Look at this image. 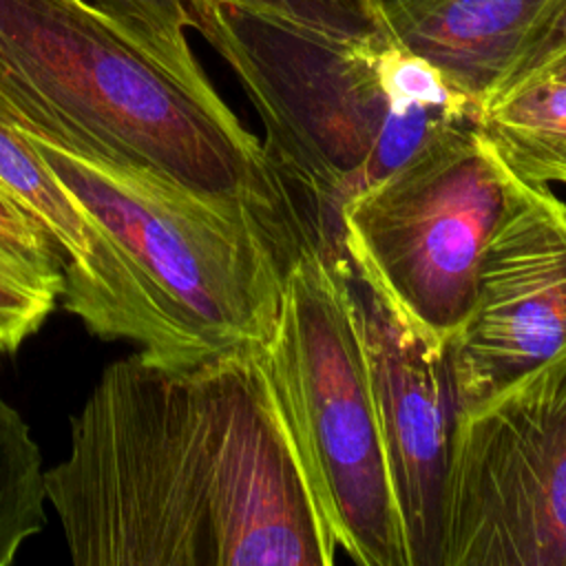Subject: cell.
<instances>
[{"mask_svg":"<svg viewBox=\"0 0 566 566\" xmlns=\"http://www.w3.org/2000/svg\"><path fill=\"white\" fill-rule=\"evenodd\" d=\"M352 312L365 356L405 566H438L442 504L460 416L447 352L429 345L349 263Z\"/></svg>","mask_w":566,"mask_h":566,"instance_id":"9","label":"cell"},{"mask_svg":"<svg viewBox=\"0 0 566 566\" xmlns=\"http://www.w3.org/2000/svg\"><path fill=\"white\" fill-rule=\"evenodd\" d=\"M438 566H566V354L460 411Z\"/></svg>","mask_w":566,"mask_h":566,"instance_id":"7","label":"cell"},{"mask_svg":"<svg viewBox=\"0 0 566 566\" xmlns=\"http://www.w3.org/2000/svg\"><path fill=\"white\" fill-rule=\"evenodd\" d=\"M259 347V345H256ZM256 347L104 367L44 471L75 566H332Z\"/></svg>","mask_w":566,"mask_h":566,"instance_id":"1","label":"cell"},{"mask_svg":"<svg viewBox=\"0 0 566 566\" xmlns=\"http://www.w3.org/2000/svg\"><path fill=\"white\" fill-rule=\"evenodd\" d=\"M195 20L254 104L268 166L307 245L327 259L345 256L340 208L352 195L480 119L475 99L382 24L340 33L232 4Z\"/></svg>","mask_w":566,"mask_h":566,"instance_id":"2","label":"cell"},{"mask_svg":"<svg viewBox=\"0 0 566 566\" xmlns=\"http://www.w3.org/2000/svg\"><path fill=\"white\" fill-rule=\"evenodd\" d=\"M24 137L122 254L157 329L159 365L195 367L265 343L285 272L307 245L290 210L206 195L142 164Z\"/></svg>","mask_w":566,"mask_h":566,"instance_id":"4","label":"cell"},{"mask_svg":"<svg viewBox=\"0 0 566 566\" xmlns=\"http://www.w3.org/2000/svg\"><path fill=\"white\" fill-rule=\"evenodd\" d=\"M347 268L303 245L256 356L336 548L358 566H405Z\"/></svg>","mask_w":566,"mask_h":566,"instance_id":"5","label":"cell"},{"mask_svg":"<svg viewBox=\"0 0 566 566\" xmlns=\"http://www.w3.org/2000/svg\"><path fill=\"white\" fill-rule=\"evenodd\" d=\"M40 447L22 413L0 396V566L46 524Z\"/></svg>","mask_w":566,"mask_h":566,"instance_id":"13","label":"cell"},{"mask_svg":"<svg viewBox=\"0 0 566 566\" xmlns=\"http://www.w3.org/2000/svg\"><path fill=\"white\" fill-rule=\"evenodd\" d=\"M0 119L214 197L292 210L261 142L77 0H0Z\"/></svg>","mask_w":566,"mask_h":566,"instance_id":"3","label":"cell"},{"mask_svg":"<svg viewBox=\"0 0 566 566\" xmlns=\"http://www.w3.org/2000/svg\"><path fill=\"white\" fill-rule=\"evenodd\" d=\"M0 188L55 243L64 270V310L93 336L135 343L146 360L159 365L157 329L115 243L53 177L31 142L2 119Z\"/></svg>","mask_w":566,"mask_h":566,"instance_id":"10","label":"cell"},{"mask_svg":"<svg viewBox=\"0 0 566 566\" xmlns=\"http://www.w3.org/2000/svg\"><path fill=\"white\" fill-rule=\"evenodd\" d=\"M55 303L33 296L0 276V347L13 354L31 334H35Z\"/></svg>","mask_w":566,"mask_h":566,"instance_id":"17","label":"cell"},{"mask_svg":"<svg viewBox=\"0 0 566 566\" xmlns=\"http://www.w3.org/2000/svg\"><path fill=\"white\" fill-rule=\"evenodd\" d=\"M480 130L504 166L535 186H566V82L535 75L482 106Z\"/></svg>","mask_w":566,"mask_h":566,"instance_id":"12","label":"cell"},{"mask_svg":"<svg viewBox=\"0 0 566 566\" xmlns=\"http://www.w3.org/2000/svg\"><path fill=\"white\" fill-rule=\"evenodd\" d=\"M124 38L139 46L150 60L192 91L214 95V86L197 62L188 29L197 27L186 0H77Z\"/></svg>","mask_w":566,"mask_h":566,"instance_id":"14","label":"cell"},{"mask_svg":"<svg viewBox=\"0 0 566 566\" xmlns=\"http://www.w3.org/2000/svg\"><path fill=\"white\" fill-rule=\"evenodd\" d=\"M562 51H566V0H557L555 2V7L546 15V20L539 24V29L535 31L533 40L528 42V46L524 49L522 57L517 60V64L513 66V71L509 73V77L504 80V84L500 86L497 93H502V91L511 88L513 84L535 75L553 57H557Z\"/></svg>","mask_w":566,"mask_h":566,"instance_id":"18","label":"cell"},{"mask_svg":"<svg viewBox=\"0 0 566 566\" xmlns=\"http://www.w3.org/2000/svg\"><path fill=\"white\" fill-rule=\"evenodd\" d=\"M192 9V15L217 4H232L250 11H261L279 15L285 20L340 31L358 33L376 27L367 0H186Z\"/></svg>","mask_w":566,"mask_h":566,"instance_id":"16","label":"cell"},{"mask_svg":"<svg viewBox=\"0 0 566 566\" xmlns=\"http://www.w3.org/2000/svg\"><path fill=\"white\" fill-rule=\"evenodd\" d=\"M2 354H4V349H2V347H0V356H2Z\"/></svg>","mask_w":566,"mask_h":566,"instance_id":"19","label":"cell"},{"mask_svg":"<svg viewBox=\"0 0 566 566\" xmlns=\"http://www.w3.org/2000/svg\"><path fill=\"white\" fill-rule=\"evenodd\" d=\"M566 354V203L513 175L447 358L460 411Z\"/></svg>","mask_w":566,"mask_h":566,"instance_id":"8","label":"cell"},{"mask_svg":"<svg viewBox=\"0 0 566 566\" xmlns=\"http://www.w3.org/2000/svg\"><path fill=\"white\" fill-rule=\"evenodd\" d=\"M0 276L11 285L57 303L64 290L62 256L42 230V226L24 212L0 188Z\"/></svg>","mask_w":566,"mask_h":566,"instance_id":"15","label":"cell"},{"mask_svg":"<svg viewBox=\"0 0 566 566\" xmlns=\"http://www.w3.org/2000/svg\"><path fill=\"white\" fill-rule=\"evenodd\" d=\"M557 0H367L411 53L484 106Z\"/></svg>","mask_w":566,"mask_h":566,"instance_id":"11","label":"cell"},{"mask_svg":"<svg viewBox=\"0 0 566 566\" xmlns=\"http://www.w3.org/2000/svg\"><path fill=\"white\" fill-rule=\"evenodd\" d=\"M511 181L473 122L436 135L340 208L352 268L436 349H449L471 307Z\"/></svg>","mask_w":566,"mask_h":566,"instance_id":"6","label":"cell"}]
</instances>
